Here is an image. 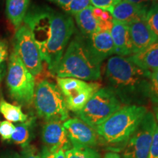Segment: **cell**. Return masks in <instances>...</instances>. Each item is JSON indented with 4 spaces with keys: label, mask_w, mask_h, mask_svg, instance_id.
<instances>
[{
    "label": "cell",
    "mask_w": 158,
    "mask_h": 158,
    "mask_svg": "<svg viewBox=\"0 0 158 158\" xmlns=\"http://www.w3.org/2000/svg\"><path fill=\"white\" fill-rule=\"evenodd\" d=\"M23 21L30 29L42 60L54 74L74 32L72 17L47 6L34 5Z\"/></svg>",
    "instance_id": "cell-1"
},
{
    "label": "cell",
    "mask_w": 158,
    "mask_h": 158,
    "mask_svg": "<svg viewBox=\"0 0 158 158\" xmlns=\"http://www.w3.org/2000/svg\"><path fill=\"white\" fill-rule=\"evenodd\" d=\"M106 80L116 95L149 94L151 73L143 70L128 57L114 56L106 67Z\"/></svg>",
    "instance_id": "cell-2"
},
{
    "label": "cell",
    "mask_w": 158,
    "mask_h": 158,
    "mask_svg": "<svg viewBox=\"0 0 158 158\" xmlns=\"http://www.w3.org/2000/svg\"><path fill=\"white\" fill-rule=\"evenodd\" d=\"M100 64L91 54L85 40L76 36L70 41L54 74L57 78H73L94 81L100 78Z\"/></svg>",
    "instance_id": "cell-3"
},
{
    "label": "cell",
    "mask_w": 158,
    "mask_h": 158,
    "mask_svg": "<svg viewBox=\"0 0 158 158\" xmlns=\"http://www.w3.org/2000/svg\"><path fill=\"white\" fill-rule=\"evenodd\" d=\"M148 111L144 106L135 105L121 107L95 127L98 135L107 143H127Z\"/></svg>",
    "instance_id": "cell-4"
},
{
    "label": "cell",
    "mask_w": 158,
    "mask_h": 158,
    "mask_svg": "<svg viewBox=\"0 0 158 158\" xmlns=\"http://www.w3.org/2000/svg\"><path fill=\"white\" fill-rule=\"evenodd\" d=\"M34 102L40 117L46 122H65L68 119V109L64 97L56 84L42 81L35 89Z\"/></svg>",
    "instance_id": "cell-5"
},
{
    "label": "cell",
    "mask_w": 158,
    "mask_h": 158,
    "mask_svg": "<svg viewBox=\"0 0 158 158\" xmlns=\"http://www.w3.org/2000/svg\"><path fill=\"white\" fill-rule=\"evenodd\" d=\"M6 84L11 98L19 103L30 105L33 102L35 78L14 51L10 56Z\"/></svg>",
    "instance_id": "cell-6"
},
{
    "label": "cell",
    "mask_w": 158,
    "mask_h": 158,
    "mask_svg": "<svg viewBox=\"0 0 158 158\" xmlns=\"http://www.w3.org/2000/svg\"><path fill=\"white\" fill-rule=\"evenodd\" d=\"M122 107L116 94L109 88L97 91L81 110L77 112L78 118L92 127H96Z\"/></svg>",
    "instance_id": "cell-7"
},
{
    "label": "cell",
    "mask_w": 158,
    "mask_h": 158,
    "mask_svg": "<svg viewBox=\"0 0 158 158\" xmlns=\"http://www.w3.org/2000/svg\"><path fill=\"white\" fill-rule=\"evenodd\" d=\"M57 84L64 97L68 110L78 112L84 107L100 84L73 78H57Z\"/></svg>",
    "instance_id": "cell-8"
},
{
    "label": "cell",
    "mask_w": 158,
    "mask_h": 158,
    "mask_svg": "<svg viewBox=\"0 0 158 158\" xmlns=\"http://www.w3.org/2000/svg\"><path fill=\"white\" fill-rule=\"evenodd\" d=\"M157 126L154 114L147 111L126 143L124 158H147Z\"/></svg>",
    "instance_id": "cell-9"
},
{
    "label": "cell",
    "mask_w": 158,
    "mask_h": 158,
    "mask_svg": "<svg viewBox=\"0 0 158 158\" xmlns=\"http://www.w3.org/2000/svg\"><path fill=\"white\" fill-rule=\"evenodd\" d=\"M13 44V51L20 57L31 74L35 76L40 73L43 70L42 58L30 29L27 26H21L17 29Z\"/></svg>",
    "instance_id": "cell-10"
},
{
    "label": "cell",
    "mask_w": 158,
    "mask_h": 158,
    "mask_svg": "<svg viewBox=\"0 0 158 158\" xmlns=\"http://www.w3.org/2000/svg\"><path fill=\"white\" fill-rule=\"evenodd\" d=\"M63 126L72 147L92 148L96 145L95 130L80 118H69L63 122Z\"/></svg>",
    "instance_id": "cell-11"
},
{
    "label": "cell",
    "mask_w": 158,
    "mask_h": 158,
    "mask_svg": "<svg viewBox=\"0 0 158 158\" xmlns=\"http://www.w3.org/2000/svg\"><path fill=\"white\" fill-rule=\"evenodd\" d=\"M89 50L99 62L114 54V45L109 31L98 30L85 40Z\"/></svg>",
    "instance_id": "cell-12"
},
{
    "label": "cell",
    "mask_w": 158,
    "mask_h": 158,
    "mask_svg": "<svg viewBox=\"0 0 158 158\" xmlns=\"http://www.w3.org/2000/svg\"><path fill=\"white\" fill-rule=\"evenodd\" d=\"M42 139L45 147L62 148L64 152L72 148L62 122H47L43 127Z\"/></svg>",
    "instance_id": "cell-13"
},
{
    "label": "cell",
    "mask_w": 158,
    "mask_h": 158,
    "mask_svg": "<svg viewBox=\"0 0 158 158\" xmlns=\"http://www.w3.org/2000/svg\"><path fill=\"white\" fill-rule=\"evenodd\" d=\"M128 27L133 46V54L142 51L156 41L146 19L133 21L128 24Z\"/></svg>",
    "instance_id": "cell-14"
},
{
    "label": "cell",
    "mask_w": 158,
    "mask_h": 158,
    "mask_svg": "<svg viewBox=\"0 0 158 158\" xmlns=\"http://www.w3.org/2000/svg\"><path fill=\"white\" fill-rule=\"evenodd\" d=\"M148 9L149 7L122 0L110 10L109 13L114 20L129 24L137 20L146 19Z\"/></svg>",
    "instance_id": "cell-15"
},
{
    "label": "cell",
    "mask_w": 158,
    "mask_h": 158,
    "mask_svg": "<svg viewBox=\"0 0 158 158\" xmlns=\"http://www.w3.org/2000/svg\"><path fill=\"white\" fill-rule=\"evenodd\" d=\"M110 32L114 45V54L126 57L133 55L128 24L113 19V26Z\"/></svg>",
    "instance_id": "cell-16"
},
{
    "label": "cell",
    "mask_w": 158,
    "mask_h": 158,
    "mask_svg": "<svg viewBox=\"0 0 158 158\" xmlns=\"http://www.w3.org/2000/svg\"><path fill=\"white\" fill-rule=\"evenodd\" d=\"M139 68L152 73L158 68V41L152 43L146 48L128 56Z\"/></svg>",
    "instance_id": "cell-17"
},
{
    "label": "cell",
    "mask_w": 158,
    "mask_h": 158,
    "mask_svg": "<svg viewBox=\"0 0 158 158\" xmlns=\"http://www.w3.org/2000/svg\"><path fill=\"white\" fill-rule=\"evenodd\" d=\"M29 2L30 0H6V15L15 29H19L24 20Z\"/></svg>",
    "instance_id": "cell-18"
},
{
    "label": "cell",
    "mask_w": 158,
    "mask_h": 158,
    "mask_svg": "<svg viewBox=\"0 0 158 158\" xmlns=\"http://www.w3.org/2000/svg\"><path fill=\"white\" fill-rule=\"evenodd\" d=\"M93 6L90 5L74 15L78 29L84 37H88L98 30V19L92 13Z\"/></svg>",
    "instance_id": "cell-19"
},
{
    "label": "cell",
    "mask_w": 158,
    "mask_h": 158,
    "mask_svg": "<svg viewBox=\"0 0 158 158\" xmlns=\"http://www.w3.org/2000/svg\"><path fill=\"white\" fill-rule=\"evenodd\" d=\"M34 122L35 118H31L24 122H21L15 125V131L12 135L11 141L21 145V147L29 145Z\"/></svg>",
    "instance_id": "cell-20"
},
{
    "label": "cell",
    "mask_w": 158,
    "mask_h": 158,
    "mask_svg": "<svg viewBox=\"0 0 158 158\" xmlns=\"http://www.w3.org/2000/svg\"><path fill=\"white\" fill-rule=\"evenodd\" d=\"M0 113L7 121L10 122H24L28 119V116L21 110V106H14L2 99L0 100Z\"/></svg>",
    "instance_id": "cell-21"
},
{
    "label": "cell",
    "mask_w": 158,
    "mask_h": 158,
    "mask_svg": "<svg viewBox=\"0 0 158 158\" xmlns=\"http://www.w3.org/2000/svg\"><path fill=\"white\" fill-rule=\"evenodd\" d=\"M146 21L150 30L155 37L156 40L158 41V3L156 2L148 9L146 15Z\"/></svg>",
    "instance_id": "cell-22"
},
{
    "label": "cell",
    "mask_w": 158,
    "mask_h": 158,
    "mask_svg": "<svg viewBox=\"0 0 158 158\" xmlns=\"http://www.w3.org/2000/svg\"><path fill=\"white\" fill-rule=\"evenodd\" d=\"M66 158H100L98 152L92 148H75L65 151Z\"/></svg>",
    "instance_id": "cell-23"
},
{
    "label": "cell",
    "mask_w": 158,
    "mask_h": 158,
    "mask_svg": "<svg viewBox=\"0 0 158 158\" xmlns=\"http://www.w3.org/2000/svg\"><path fill=\"white\" fill-rule=\"evenodd\" d=\"M90 5V0H72L63 10L67 14L75 15Z\"/></svg>",
    "instance_id": "cell-24"
},
{
    "label": "cell",
    "mask_w": 158,
    "mask_h": 158,
    "mask_svg": "<svg viewBox=\"0 0 158 158\" xmlns=\"http://www.w3.org/2000/svg\"><path fill=\"white\" fill-rule=\"evenodd\" d=\"M41 158H66L62 148L44 147L40 153Z\"/></svg>",
    "instance_id": "cell-25"
},
{
    "label": "cell",
    "mask_w": 158,
    "mask_h": 158,
    "mask_svg": "<svg viewBox=\"0 0 158 158\" xmlns=\"http://www.w3.org/2000/svg\"><path fill=\"white\" fill-rule=\"evenodd\" d=\"M15 131V125L8 121L0 122V136L3 141H9Z\"/></svg>",
    "instance_id": "cell-26"
},
{
    "label": "cell",
    "mask_w": 158,
    "mask_h": 158,
    "mask_svg": "<svg viewBox=\"0 0 158 158\" xmlns=\"http://www.w3.org/2000/svg\"><path fill=\"white\" fill-rule=\"evenodd\" d=\"M121 1L122 0H90V2L94 7L109 12Z\"/></svg>",
    "instance_id": "cell-27"
},
{
    "label": "cell",
    "mask_w": 158,
    "mask_h": 158,
    "mask_svg": "<svg viewBox=\"0 0 158 158\" xmlns=\"http://www.w3.org/2000/svg\"><path fill=\"white\" fill-rule=\"evenodd\" d=\"M149 94L158 101V68L151 74L149 80Z\"/></svg>",
    "instance_id": "cell-28"
},
{
    "label": "cell",
    "mask_w": 158,
    "mask_h": 158,
    "mask_svg": "<svg viewBox=\"0 0 158 158\" xmlns=\"http://www.w3.org/2000/svg\"><path fill=\"white\" fill-rule=\"evenodd\" d=\"M21 155L22 158H41L40 153L39 152L38 150L34 146L30 144L22 147Z\"/></svg>",
    "instance_id": "cell-29"
},
{
    "label": "cell",
    "mask_w": 158,
    "mask_h": 158,
    "mask_svg": "<svg viewBox=\"0 0 158 158\" xmlns=\"http://www.w3.org/2000/svg\"><path fill=\"white\" fill-rule=\"evenodd\" d=\"M147 158H158V125L154 133L152 142Z\"/></svg>",
    "instance_id": "cell-30"
},
{
    "label": "cell",
    "mask_w": 158,
    "mask_h": 158,
    "mask_svg": "<svg viewBox=\"0 0 158 158\" xmlns=\"http://www.w3.org/2000/svg\"><path fill=\"white\" fill-rule=\"evenodd\" d=\"M8 55V45L7 41L0 40V65L3 64Z\"/></svg>",
    "instance_id": "cell-31"
},
{
    "label": "cell",
    "mask_w": 158,
    "mask_h": 158,
    "mask_svg": "<svg viewBox=\"0 0 158 158\" xmlns=\"http://www.w3.org/2000/svg\"><path fill=\"white\" fill-rule=\"evenodd\" d=\"M126 1L130 2L135 4L138 5L144 6V7H149L151 6L154 2H155L156 0H126Z\"/></svg>",
    "instance_id": "cell-32"
},
{
    "label": "cell",
    "mask_w": 158,
    "mask_h": 158,
    "mask_svg": "<svg viewBox=\"0 0 158 158\" xmlns=\"http://www.w3.org/2000/svg\"><path fill=\"white\" fill-rule=\"evenodd\" d=\"M47 1H49L51 2L56 4V5L59 6V7H61L63 9L72 0H47Z\"/></svg>",
    "instance_id": "cell-33"
},
{
    "label": "cell",
    "mask_w": 158,
    "mask_h": 158,
    "mask_svg": "<svg viewBox=\"0 0 158 158\" xmlns=\"http://www.w3.org/2000/svg\"><path fill=\"white\" fill-rule=\"evenodd\" d=\"M98 20H100V21H112L113 20V18H112L111 15L108 11L103 10L102 11L101 15H100V19Z\"/></svg>",
    "instance_id": "cell-34"
},
{
    "label": "cell",
    "mask_w": 158,
    "mask_h": 158,
    "mask_svg": "<svg viewBox=\"0 0 158 158\" xmlns=\"http://www.w3.org/2000/svg\"><path fill=\"white\" fill-rule=\"evenodd\" d=\"M0 158H22L21 155L18 154L16 152H11L5 154L2 156H1Z\"/></svg>",
    "instance_id": "cell-35"
},
{
    "label": "cell",
    "mask_w": 158,
    "mask_h": 158,
    "mask_svg": "<svg viewBox=\"0 0 158 158\" xmlns=\"http://www.w3.org/2000/svg\"><path fill=\"white\" fill-rule=\"evenodd\" d=\"M102 10L100 8H98V7H92V13H93V15L95 16L97 19H100V15H101L102 13Z\"/></svg>",
    "instance_id": "cell-36"
},
{
    "label": "cell",
    "mask_w": 158,
    "mask_h": 158,
    "mask_svg": "<svg viewBox=\"0 0 158 158\" xmlns=\"http://www.w3.org/2000/svg\"><path fill=\"white\" fill-rule=\"evenodd\" d=\"M6 73V66L5 63L0 65V84H1L2 80L5 77V75Z\"/></svg>",
    "instance_id": "cell-37"
},
{
    "label": "cell",
    "mask_w": 158,
    "mask_h": 158,
    "mask_svg": "<svg viewBox=\"0 0 158 158\" xmlns=\"http://www.w3.org/2000/svg\"><path fill=\"white\" fill-rule=\"evenodd\" d=\"M104 158H121L117 153L115 152H107L105 155Z\"/></svg>",
    "instance_id": "cell-38"
},
{
    "label": "cell",
    "mask_w": 158,
    "mask_h": 158,
    "mask_svg": "<svg viewBox=\"0 0 158 158\" xmlns=\"http://www.w3.org/2000/svg\"><path fill=\"white\" fill-rule=\"evenodd\" d=\"M156 118H157V120L158 122V109L157 110V112H156Z\"/></svg>",
    "instance_id": "cell-39"
}]
</instances>
